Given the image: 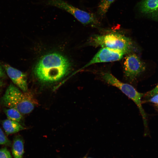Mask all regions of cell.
<instances>
[{
    "label": "cell",
    "instance_id": "6da1fadb",
    "mask_svg": "<svg viewBox=\"0 0 158 158\" xmlns=\"http://www.w3.org/2000/svg\"><path fill=\"white\" fill-rule=\"evenodd\" d=\"M70 63L63 55L57 52L47 54L35 65L33 72L40 81L51 83L61 79L69 72Z\"/></svg>",
    "mask_w": 158,
    "mask_h": 158
},
{
    "label": "cell",
    "instance_id": "7a4b0ae2",
    "mask_svg": "<svg viewBox=\"0 0 158 158\" xmlns=\"http://www.w3.org/2000/svg\"><path fill=\"white\" fill-rule=\"evenodd\" d=\"M1 103L6 107L16 109L22 114L30 113L38 104L31 92H22L12 83L7 87L1 98Z\"/></svg>",
    "mask_w": 158,
    "mask_h": 158
},
{
    "label": "cell",
    "instance_id": "3957f363",
    "mask_svg": "<svg viewBox=\"0 0 158 158\" xmlns=\"http://www.w3.org/2000/svg\"><path fill=\"white\" fill-rule=\"evenodd\" d=\"M88 43L94 47H108L127 54L130 52L133 49V44L130 38L116 33L93 35L89 39Z\"/></svg>",
    "mask_w": 158,
    "mask_h": 158
},
{
    "label": "cell",
    "instance_id": "277c9868",
    "mask_svg": "<svg viewBox=\"0 0 158 158\" xmlns=\"http://www.w3.org/2000/svg\"><path fill=\"white\" fill-rule=\"evenodd\" d=\"M102 77L105 82L117 88L135 103L142 117L144 126L147 127L146 115L142 105L141 99L143 94L138 92L131 85L121 81L109 73H104Z\"/></svg>",
    "mask_w": 158,
    "mask_h": 158
},
{
    "label": "cell",
    "instance_id": "5b68a950",
    "mask_svg": "<svg viewBox=\"0 0 158 158\" xmlns=\"http://www.w3.org/2000/svg\"><path fill=\"white\" fill-rule=\"evenodd\" d=\"M47 3L49 5L66 11L84 25L96 26L100 24L98 19L94 14L79 9L63 0H48Z\"/></svg>",
    "mask_w": 158,
    "mask_h": 158
},
{
    "label": "cell",
    "instance_id": "8992f818",
    "mask_svg": "<svg viewBox=\"0 0 158 158\" xmlns=\"http://www.w3.org/2000/svg\"><path fill=\"white\" fill-rule=\"evenodd\" d=\"M144 63L135 54H130L125 58L123 62L124 75L130 83L133 81L145 70Z\"/></svg>",
    "mask_w": 158,
    "mask_h": 158
},
{
    "label": "cell",
    "instance_id": "52a82bcc",
    "mask_svg": "<svg viewBox=\"0 0 158 158\" xmlns=\"http://www.w3.org/2000/svg\"><path fill=\"white\" fill-rule=\"evenodd\" d=\"M126 54V52L106 47H102L90 61L81 69L96 63L119 60Z\"/></svg>",
    "mask_w": 158,
    "mask_h": 158
},
{
    "label": "cell",
    "instance_id": "ba28073f",
    "mask_svg": "<svg viewBox=\"0 0 158 158\" xmlns=\"http://www.w3.org/2000/svg\"><path fill=\"white\" fill-rule=\"evenodd\" d=\"M3 68L16 86L23 92L28 91L27 77L25 73L8 64L4 65Z\"/></svg>",
    "mask_w": 158,
    "mask_h": 158
},
{
    "label": "cell",
    "instance_id": "9c48e42d",
    "mask_svg": "<svg viewBox=\"0 0 158 158\" xmlns=\"http://www.w3.org/2000/svg\"><path fill=\"white\" fill-rule=\"evenodd\" d=\"M138 8L143 16L158 21V0H141L138 4Z\"/></svg>",
    "mask_w": 158,
    "mask_h": 158
},
{
    "label": "cell",
    "instance_id": "30bf717a",
    "mask_svg": "<svg viewBox=\"0 0 158 158\" xmlns=\"http://www.w3.org/2000/svg\"><path fill=\"white\" fill-rule=\"evenodd\" d=\"M2 124L7 135L17 133L26 128L20 123L8 119L3 121Z\"/></svg>",
    "mask_w": 158,
    "mask_h": 158
},
{
    "label": "cell",
    "instance_id": "8fae6325",
    "mask_svg": "<svg viewBox=\"0 0 158 158\" xmlns=\"http://www.w3.org/2000/svg\"><path fill=\"white\" fill-rule=\"evenodd\" d=\"M24 142L21 136H16L13 142L12 152L14 158H23L24 153Z\"/></svg>",
    "mask_w": 158,
    "mask_h": 158
},
{
    "label": "cell",
    "instance_id": "7c38bea8",
    "mask_svg": "<svg viewBox=\"0 0 158 158\" xmlns=\"http://www.w3.org/2000/svg\"><path fill=\"white\" fill-rule=\"evenodd\" d=\"M4 111L8 119L17 122L21 124L23 117V114L18 110L15 108H8L4 109Z\"/></svg>",
    "mask_w": 158,
    "mask_h": 158
},
{
    "label": "cell",
    "instance_id": "4fadbf2b",
    "mask_svg": "<svg viewBox=\"0 0 158 158\" xmlns=\"http://www.w3.org/2000/svg\"><path fill=\"white\" fill-rule=\"evenodd\" d=\"M115 0H101L98 7V13L101 17L105 16L109 7Z\"/></svg>",
    "mask_w": 158,
    "mask_h": 158
},
{
    "label": "cell",
    "instance_id": "5bb4252c",
    "mask_svg": "<svg viewBox=\"0 0 158 158\" xmlns=\"http://www.w3.org/2000/svg\"><path fill=\"white\" fill-rule=\"evenodd\" d=\"M11 144V141L6 136L4 132L0 128V145L10 146Z\"/></svg>",
    "mask_w": 158,
    "mask_h": 158
},
{
    "label": "cell",
    "instance_id": "9a60e30c",
    "mask_svg": "<svg viewBox=\"0 0 158 158\" xmlns=\"http://www.w3.org/2000/svg\"><path fill=\"white\" fill-rule=\"evenodd\" d=\"M0 158H12L10 152L6 147L0 149Z\"/></svg>",
    "mask_w": 158,
    "mask_h": 158
},
{
    "label": "cell",
    "instance_id": "2e32d148",
    "mask_svg": "<svg viewBox=\"0 0 158 158\" xmlns=\"http://www.w3.org/2000/svg\"><path fill=\"white\" fill-rule=\"evenodd\" d=\"M157 94H158V84L155 87L150 91L147 95L148 96L152 97Z\"/></svg>",
    "mask_w": 158,
    "mask_h": 158
},
{
    "label": "cell",
    "instance_id": "e0dca14e",
    "mask_svg": "<svg viewBox=\"0 0 158 158\" xmlns=\"http://www.w3.org/2000/svg\"><path fill=\"white\" fill-rule=\"evenodd\" d=\"M149 101L152 103L157 104L158 105V94L152 96Z\"/></svg>",
    "mask_w": 158,
    "mask_h": 158
},
{
    "label": "cell",
    "instance_id": "ac0fdd59",
    "mask_svg": "<svg viewBox=\"0 0 158 158\" xmlns=\"http://www.w3.org/2000/svg\"><path fill=\"white\" fill-rule=\"evenodd\" d=\"M5 72L4 68L0 65V79L1 78L4 77L6 75Z\"/></svg>",
    "mask_w": 158,
    "mask_h": 158
},
{
    "label": "cell",
    "instance_id": "d6986e66",
    "mask_svg": "<svg viewBox=\"0 0 158 158\" xmlns=\"http://www.w3.org/2000/svg\"><path fill=\"white\" fill-rule=\"evenodd\" d=\"M4 85L3 82L0 79V88H1Z\"/></svg>",
    "mask_w": 158,
    "mask_h": 158
},
{
    "label": "cell",
    "instance_id": "ffe728a7",
    "mask_svg": "<svg viewBox=\"0 0 158 158\" xmlns=\"http://www.w3.org/2000/svg\"></svg>",
    "mask_w": 158,
    "mask_h": 158
},
{
    "label": "cell",
    "instance_id": "44dd1931",
    "mask_svg": "<svg viewBox=\"0 0 158 158\" xmlns=\"http://www.w3.org/2000/svg\"></svg>",
    "mask_w": 158,
    "mask_h": 158
}]
</instances>
